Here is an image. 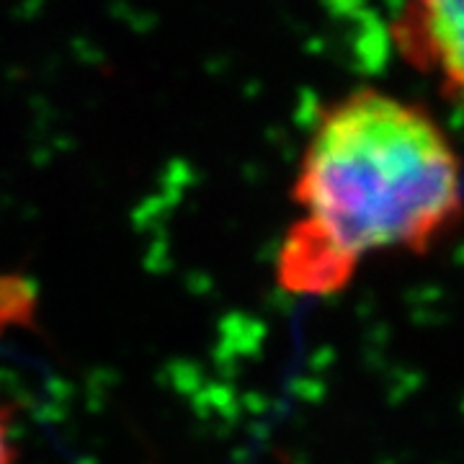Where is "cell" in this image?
Instances as JSON below:
<instances>
[{
    "label": "cell",
    "mask_w": 464,
    "mask_h": 464,
    "mask_svg": "<svg viewBox=\"0 0 464 464\" xmlns=\"http://www.w3.org/2000/svg\"><path fill=\"white\" fill-rule=\"evenodd\" d=\"M295 219L276 250L286 295L346 292L380 256H426L464 219V166L420 106L359 88L317 116L292 181Z\"/></svg>",
    "instance_id": "obj_1"
},
{
    "label": "cell",
    "mask_w": 464,
    "mask_h": 464,
    "mask_svg": "<svg viewBox=\"0 0 464 464\" xmlns=\"http://www.w3.org/2000/svg\"><path fill=\"white\" fill-rule=\"evenodd\" d=\"M0 464H18V447L8 408L0 402Z\"/></svg>",
    "instance_id": "obj_3"
},
{
    "label": "cell",
    "mask_w": 464,
    "mask_h": 464,
    "mask_svg": "<svg viewBox=\"0 0 464 464\" xmlns=\"http://www.w3.org/2000/svg\"><path fill=\"white\" fill-rule=\"evenodd\" d=\"M392 42L408 65L464 103V0H402Z\"/></svg>",
    "instance_id": "obj_2"
}]
</instances>
